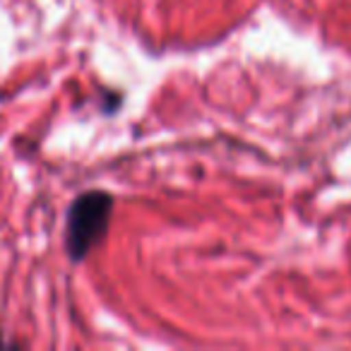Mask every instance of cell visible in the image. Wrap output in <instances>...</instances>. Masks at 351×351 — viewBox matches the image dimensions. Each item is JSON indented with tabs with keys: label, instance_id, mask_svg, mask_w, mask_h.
Returning <instances> with one entry per match:
<instances>
[{
	"label": "cell",
	"instance_id": "6da1fadb",
	"mask_svg": "<svg viewBox=\"0 0 351 351\" xmlns=\"http://www.w3.org/2000/svg\"><path fill=\"white\" fill-rule=\"evenodd\" d=\"M111 197L106 193H84L70 205L65 243L73 260H82L104 236L111 215Z\"/></svg>",
	"mask_w": 351,
	"mask_h": 351
}]
</instances>
